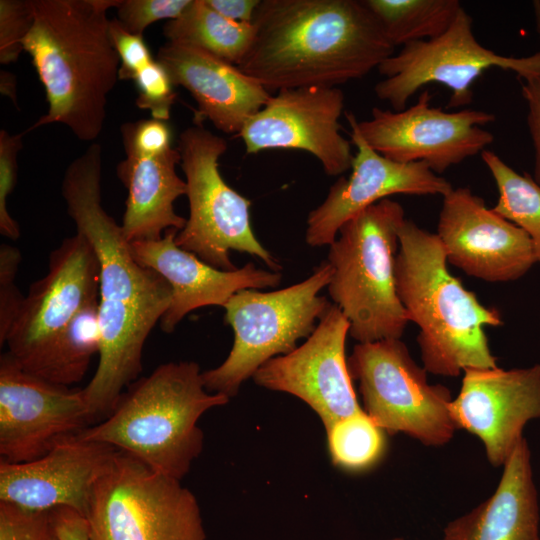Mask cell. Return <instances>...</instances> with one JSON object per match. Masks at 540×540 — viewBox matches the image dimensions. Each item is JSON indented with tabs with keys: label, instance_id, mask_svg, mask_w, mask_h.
<instances>
[{
	"label": "cell",
	"instance_id": "1",
	"mask_svg": "<svg viewBox=\"0 0 540 540\" xmlns=\"http://www.w3.org/2000/svg\"><path fill=\"white\" fill-rule=\"evenodd\" d=\"M101 183L102 147L93 143L68 165L61 184L67 213L100 268L99 361L83 388L93 424L108 417L124 389L138 379L146 339L172 298L165 279L132 255L121 225L103 207Z\"/></svg>",
	"mask_w": 540,
	"mask_h": 540
},
{
	"label": "cell",
	"instance_id": "2",
	"mask_svg": "<svg viewBox=\"0 0 540 540\" xmlns=\"http://www.w3.org/2000/svg\"><path fill=\"white\" fill-rule=\"evenodd\" d=\"M239 69L268 92L360 79L395 47L364 0H260Z\"/></svg>",
	"mask_w": 540,
	"mask_h": 540
},
{
	"label": "cell",
	"instance_id": "3",
	"mask_svg": "<svg viewBox=\"0 0 540 540\" xmlns=\"http://www.w3.org/2000/svg\"><path fill=\"white\" fill-rule=\"evenodd\" d=\"M119 0H33L34 22L25 38L45 89L48 111L26 132L59 123L81 141H94L106 118L120 59L107 12Z\"/></svg>",
	"mask_w": 540,
	"mask_h": 540
},
{
	"label": "cell",
	"instance_id": "4",
	"mask_svg": "<svg viewBox=\"0 0 540 540\" xmlns=\"http://www.w3.org/2000/svg\"><path fill=\"white\" fill-rule=\"evenodd\" d=\"M436 235L405 219L399 229L395 282L417 337L428 373L456 377L465 369L495 368L485 327L502 325L500 313L484 306L447 267Z\"/></svg>",
	"mask_w": 540,
	"mask_h": 540
},
{
	"label": "cell",
	"instance_id": "5",
	"mask_svg": "<svg viewBox=\"0 0 540 540\" xmlns=\"http://www.w3.org/2000/svg\"><path fill=\"white\" fill-rule=\"evenodd\" d=\"M228 402L227 396L205 388L196 362H168L131 383L108 417L77 436L109 445L181 481L203 449L199 419Z\"/></svg>",
	"mask_w": 540,
	"mask_h": 540
},
{
	"label": "cell",
	"instance_id": "6",
	"mask_svg": "<svg viewBox=\"0 0 540 540\" xmlns=\"http://www.w3.org/2000/svg\"><path fill=\"white\" fill-rule=\"evenodd\" d=\"M401 204L389 198L348 220L329 245L328 293L358 343L401 339L409 323L396 291Z\"/></svg>",
	"mask_w": 540,
	"mask_h": 540
},
{
	"label": "cell",
	"instance_id": "7",
	"mask_svg": "<svg viewBox=\"0 0 540 540\" xmlns=\"http://www.w3.org/2000/svg\"><path fill=\"white\" fill-rule=\"evenodd\" d=\"M331 276L332 268L324 261L308 278L289 287L234 294L223 306L225 321L234 332L233 346L219 366L202 372L205 388L230 399L267 361L295 350L331 305L319 295Z\"/></svg>",
	"mask_w": 540,
	"mask_h": 540
},
{
	"label": "cell",
	"instance_id": "8",
	"mask_svg": "<svg viewBox=\"0 0 540 540\" xmlns=\"http://www.w3.org/2000/svg\"><path fill=\"white\" fill-rule=\"evenodd\" d=\"M85 518L91 540H206L195 495L119 450L96 482Z\"/></svg>",
	"mask_w": 540,
	"mask_h": 540
},
{
	"label": "cell",
	"instance_id": "9",
	"mask_svg": "<svg viewBox=\"0 0 540 540\" xmlns=\"http://www.w3.org/2000/svg\"><path fill=\"white\" fill-rule=\"evenodd\" d=\"M176 148L185 175L189 217L175 243L221 270L237 269L230 258L232 250L256 256L272 270H280L252 230L251 202L220 174L218 161L228 148L226 140L194 121L180 133Z\"/></svg>",
	"mask_w": 540,
	"mask_h": 540
},
{
	"label": "cell",
	"instance_id": "10",
	"mask_svg": "<svg viewBox=\"0 0 540 540\" xmlns=\"http://www.w3.org/2000/svg\"><path fill=\"white\" fill-rule=\"evenodd\" d=\"M347 364L359 383L363 410L387 434L404 433L427 446L452 439L457 427L450 390L428 382V372L401 339L357 343Z\"/></svg>",
	"mask_w": 540,
	"mask_h": 540
},
{
	"label": "cell",
	"instance_id": "11",
	"mask_svg": "<svg viewBox=\"0 0 540 540\" xmlns=\"http://www.w3.org/2000/svg\"><path fill=\"white\" fill-rule=\"evenodd\" d=\"M491 68L513 71L520 80H527L540 74V51L513 57L484 47L475 37L471 16L462 8L442 35L406 44L382 62L378 72L384 78L374 92L400 111L422 87L436 83L451 91L447 107L461 108L471 104L474 82Z\"/></svg>",
	"mask_w": 540,
	"mask_h": 540
},
{
	"label": "cell",
	"instance_id": "12",
	"mask_svg": "<svg viewBox=\"0 0 540 540\" xmlns=\"http://www.w3.org/2000/svg\"><path fill=\"white\" fill-rule=\"evenodd\" d=\"M99 276L97 256L78 232L50 253L47 274L31 284L5 341L24 370L44 377L67 325L99 299Z\"/></svg>",
	"mask_w": 540,
	"mask_h": 540
},
{
	"label": "cell",
	"instance_id": "13",
	"mask_svg": "<svg viewBox=\"0 0 540 540\" xmlns=\"http://www.w3.org/2000/svg\"><path fill=\"white\" fill-rule=\"evenodd\" d=\"M431 99L424 90L416 103L403 110L374 107L370 119L356 118L355 125L382 156L400 163H424L438 175L482 153L494 141V135L482 128L495 121L493 113L470 108L448 112L432 106Z\"/></svg>",
	"mask_w": 540,
	"mask_h": 540
},
{
	"label": "cell",
	"instance_id": "14",
	"mask_svg": "<svg viewBox=\"0 0 540 540\" xmlns=\"http://www.w3.org/2000/svg\"><path fill=\"white\" fill-rule=\"evenodd\" d=\"M93 425L83 388L24 370L8 351L0 357V457L25 463Z\"/></svg>",
	"mask_w": 540,
	"mask_h": 540
},
{
	"label": "cell",
	"instance_id": "15",
	"mask_svg": "<svg viewBox=\"0 0 540 540\" xmlns=\"http://www.w3.org/2000/svg\"><path fill=\"white\" fill-rule=\"evenodd\" d=\"M345 98L338 87L282 89L244 125L238 136L247 154L269 149L303 150L329 176L352 167L351 143L341 135Z\"/></svg>",
	"mask_w": 540,
	"mask_h": 540
},
{
	"label": "cell",
	"instance_id": "16",
	"mask_svg": "<svg viewBox=\"0 0 540 540\" xmlns=\"http://www.w3.org/2000/svg\"><path fill=\"white\" fill-rule=\"evenodd\" d=\"M349 327L338 306L331 304L306 341L262 365L253 375L255 383L304 401L319 416L325 430L362 411L345 355Z\"/></svg>",
	"mask_w": 540,
	"mask_h": 540
},
{
	"label": "cell",
	"instance_id": "17",
	"mask_svg": "<svg viewBox=\"0 0 540 540\" xmlns=\"http://www.w3.org/2000/svg\"><path fill=\"white\" fill-rule=\"evenodd\" d=\"M436 235L449 263L484 281L517 280L537 263L529 236L468 187L443 196Z\"/></svg>",
	"mask_w": 540,
	"mask_h": 540
},
{
	"label": "cell",
	"instance_id": "18",
	"mask_svg": "<svg viewBox=\"0 0 540 540\" xmlns=\"http://www.w3.org/2000/svg\"><path fill=\"white\" fill-rule=\"evenodd\" d=\"M460 391L450 404L457 429L476 435L486 457L503 466L528 422L540 418V364L505 370L499 367L463 371Z\"/></svg>",
	"mask_w": 540,
	"mask_h": 540
},
{
	"label": "cell",
	"instance_id": "19",
	"mask_svg": "<svg viewBox=\"0 0 540 540\" xmlns=\"http://www.w3.org/2000/svg\"><path fill=\"white\" fill-rule=\"evenodd\" d=\"M345 116L357 148L352 171L347 178L338 179L326 199L309 212L305 240L311 247L330 245L348 220L391 195L443 197L453 188L424 163H400L382 156L359 133L355 115L349 112Z\"/></svg>",
	"mask_w": 540,
	"mask_h": 540
},
{
	"label": "cell",
	"instance_id": "20",
	"mask_svg": "<svg viewBox=\"0 0 540 540\" xmlns=\"http://www.w3.org/2000/svg\"><path fill=\"white\" fill-rule=\"evenodd\" d=\"M117 452L74 435L33 461L0 460V501L35 511L69 507L85 516L94 486Z\"/></svg>",
	"mask_w": 540,
	"mask_h": 540
},
{
	"label": "cell",
	"instance_id": "21",
	"mask_svg": "<svg viewBox=\"0 0 540 540\" xmlns=\"http://www.w3.org/2000/svg\"><path fill=\"white\" fill-rule=\"evenodd\" d=\"M177 233L169 229L160 239L130 243L134 258L158 273L171 288L170 305L159 322L165 333H172L196 309L223 307L241 290L275 287L281 281L279 272L259 269L252 263L235 270L215 268L180 248L175 243Z\"/></svg>",
	"mask_w": 540,
	"mask_h": 540
},
{
	"label": "cell",
	"instance_id": "22",
	"mask_svg": "<svg viewBox=\"0 0 540 540\" xmlns=\"http://www.w3.org/2000/svg\"><path fill=\"white\" fill-rule=\"evenodd\" d=\"M156 60L174 86L193 96L198 108L194 121L208 119L227 134H239L272 95L238 66L195 46L167 41Z\"/></svg>",
	"mask_w": 540,
	"mask_h": 540
},
{
	"label": "cell",
	"instance_id": "23",
	"mask_svg": "<svg viewBox=\"0 0 540 540\" xmlns=\"http://www.w3.org/2000/svg\"><path fill=\"white\" fill-rule=\"evenodd\" d=\"M539 503L524 438L503 465L495 492L450 521L440 540H540Z\"/></svg>",
	"mask_w": 540,
	"mask_h": 540
},
{
	"label": "cell",
	"instance_id": "24",
	"mask_svg": "<svg viewBox=\"0 0 540 540\" xmlns=\"http://www.w3.org/2000/svg\"><path fill=\"white\" fill-rule=\"evenodd\" d=\"M180 161L172 147L156 156L126 154L117 164L116 175L128 192L120 225L129 243L157 240L167 230L185 226L186 219L174 209L176 199L187 191L176 172Z\"/></svg>",
	"mask_w": 540,
	"mask_h": 540
},
{
	"label": "cell",
	"instance_id": "25",
	"mask_svg": "<svg viewBox=\"0 0 540 540\" xmlns=\"http://www.w3.org/2000/svg\"><path fill=\"white\" fill-rule=\"evenodd\" d=\"M163 35L170 42L198 47L238 66L251 45L254 26L223 17L205 0H191L178 18L164 24Z\"/></svg>",
	"mask_w": 540,
	"mask_h": 540
},
{
	"label": "cell",
	"instance_id": "26",
	"mask_svg": "<svg viewBox=\"0 0 540 540\" xmlns=\"http://www.w3.org/2000/svg\"><path fill=\"white\" fill-rule=\"evenodd\" d=\"M364 3L394 47L442 35L463 8L458 0H364Z\"/></svg>",
	"mask_w": 540,
	"mask_h": 540
},
{
	"label": "cell",
	"instance_id": "27",
	"mask_svg": "<svg viewBox=\"0 0 540 540\" xmlns=\"http://www.w3.org/2000/svg\"><path fill=\"white\" fill-rule=\"evenodd\" d=\"M481 157L499 194L492 210L529 236L540 263V185L531 174L518 173L493 151L486 149Z\"/></svg>",
	"mask_w": 540,
	"mask_h": 540
},
{
	"label": "cell",
	"instance_id": "28",
	"mask_svg": "<svg viewBox=\"0 0 540 540\" xmlns=\"http://www.w3.org/2000/svg\"><path fill=\"white\" fill-rule=\"evenodd\" d=\"M100 344L98 299L83 307L67 325L43 378L65 386L80 382Z\"/></svg>",
	"mask_w": 540,
	"mask_h": 540
},
{
	"label": "cell",
	"instance_id": "29",
	"mask_svg": "<svg viewBox=\"0 0 540 540\" xmlns=\"http://www.w3.org/2000/svg\"><path fill=\"white\" fill-rule=\"evenodd\" d=\"M325 431L332 463L346 471L372 468L387 448V433L364 410L338 420Z\"/></svg>",
	"mask_w": 540,
	"mask_h": 540
},
{
	"label": "cell",
	"instance_id": "30",
	"mask_svg": "<svg viewBox=\"0 0 540 540\" xmlns=\"http://www.w3.org/2000/svg\"><path fill=\"white\" fill-rule=\"evenodd\" d=\"M33 22V0H0V63L18 60Z\"/></svg>",
	"mask_w": 540,
	"mask_h": 540
},
{
	"label": "cell",
	"instance_id": "31",
	"mask_svg": "<svg viewBox=\"0 0 540 540\" xmlns=\"http://www.w3.org/2000/svg\"><path fill=\"white\" fill-rule=\"evenodd\" d=\"M138 96L136 105L149 110L152 118L167 121L175 102L173 83L165 68L156 60L141 69L133 78Z\"/></svg>",
	"mask_w": 540,
	"mask_h": 540
},
{
	"label": "cell",
	"instance_id": "32",
	"mask_svg": "<svg viewBox=\"0 0 540 540\" xmlns=\"http://www.w3.org/2000/svg\"><path fill=\"white\" fill-rule=\"evenodd\" d=\"M0 540H60L50 511H35L0 501Z\"/></svg>",
	"mask_w": 540,
	"mask_h": 540
},
{
	"label": "cell",
	"instance_id": "33",
	"mask_svg": "<svg viewBox=\"0 0 540 540\" xmlns=\"http://www.w3.org/2000/svg\"><path fill=\"white\" fill-rule=\"evenodd\" d=\"M25 132L10 134L0 131V233L9 239L20 237V228L7 209V198L17 181V155L22 148Z\"/></svg>",
	"mask_w": 540,
	"mask_h": 540
},
{
	"label": "cell",
	"instance_id": "34",
	"mask_svg": "<svg viewBox=\"0 0 540 540\" xmlns=\"http://www.w3.org/2000/svg\"><path fill=\"white\" fill-rule=\"evenodd\" d=\"M191 0H119L116 7L119 22L137 35L154 22L178 18Z\"/></svg>",
	"mask_w": 540,
	"mask_h": 540
},
{
	"label": "cell",
	"instance_id": "35",
	"mask_svg": "<svg viewBox=\"0 0 540 540\" xmlns=\"http://www.w3.org/2000/svg\"><path fill=\"white\" fill-rule=\"evenodd\" d=\"M21 253L9 244L0 246V345L5 344L11 327L21 309L23 296L15 283Z\"/></svg>",
	"mask_w": 540,
	"mask_h": 540
},
{
	"label": "cell",
	"instance_id": "36",
	"mask_svg": "<svg viewBox=\"0 0 540 540\" xmlns=\"http://www.w3.org/2000/svg\"><path fill=\"white\" fill-rule=\"evenodd\" d=\"M121 134L126 154L156 156L172 148V132L166 121L152 118L124 123Z\"/></svg>",
	"mask_w": 540,
	"mask_h": 540
},
{
	"label": "cell",
	"instance_id": "37",
	"mask_svg": "<svg viewBox=\"0 0 540 540\" xmlns=\"http://www.w3.org/2000/svg\"><path fill=\"white\" fill-rule=\"evenodd\" d=\"M109 35L120 59V80H133L141 69L154 61L142 35L127 31L118 19L110 20Z\"/></svg>",
	"mask_w": 540,
	"mask_h": 540
},
{
	"label": "cell",
	"instance_id": "38",
	"mask_svg": "<svg viewBox=\"0 0 540 540\" xmlns=\"http://www.w3.org/2000/svg\"><path fill=\"white\" fill-rule=\"evenodd\" d=\"M520 82L521 93L527 105V126L534 150L532 178L540 185V74Z\"/></svg>",
	"mask_w": 540,
	"mask_h": 540
},
{
	"label": "cell",
	"instance_id": "39",
	"mask_svg": "<svg viewBox=\"0 0 540 540\" xmlns=\"http://www.w3.org/2000/svg\"><path fill=\"white\" fill-rule=\"evenodd\" d=\"M51 519L60 540H91L85 516L69 507L50 510Z\"/></svg>",
	"mask_w": 540,
	"mask_h": 540
},
{
	"label": "cell",
	"instance_id": "40",
	"mask_svg": "<svg viewBox=\"0 0 540 540\" xmlns=\"http://www.w3.org/2000/svg\"><path fill=\"white\" fill-rule=\"evenodd\" d=\"M207 5L223 17L240 23H252L260 0H205Z\"/></svg>",
	"mask_w": 540,
	"mask_h": 540
},
{
	"label": "cell",
	"instance_id": "41",
	"mask_svg": "<svg viewBox=\"0 0 540 540\" xmlns=\"http://www.w3.org/2000/svg\"><path fill=\"white\" fill-rule=\"evenodd\" d=\"M0 90L3 95L8 96L13 101L15 106H17L16 80L12 73L3 70L1 71Z\"/></svg>",
	"mask_w": 540,
	"mask_h": 540
},
{
	"label": "cell",
	"instance_id": "42",
	"mask_svg": "<svg viewBox=\"0 0 540 540\" xmlns=\"http://www.w3.org/2000/svg\"><path fill=\"white\" fill-rule=\"evenodd\" d=\"M536 31L540 38V1L535 0L532 4Z\"/></svg>",
	"mask_w": 540,
	"mask_h": 540
},
{
	"label": "cell",
	"instance_id": "43",
	"mask_svg": "<svg viewBox=\"0 0 540 540\" xmlns=\"http://www.w3.org/2000/svg\"><path fill=\"white\" fill-rule=\"evenodd\" d=\"M389 540H405V539L401 538V537H395V538H392V539H389Z\"/></svg>",
	"mask_w": 540,
	"mask_h": 540
}]
</instances>
